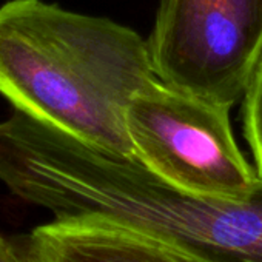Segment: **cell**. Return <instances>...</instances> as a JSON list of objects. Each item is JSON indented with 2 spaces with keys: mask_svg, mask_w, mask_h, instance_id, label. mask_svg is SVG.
Listing matches in <instances>:
<instances>
[{
  "mask_svg": "<svg viewBox=\"0 0 262 262\" xmlns=\"http://www.w3.org/2000/svg\"><path fill=\"white\" fill-rule=\"evenodd\" d=\"M0 182L54 219L99 217L210 262H262V178L241 199L181 190L19 110L0 122Z\"/></svg>",
  "mask_w": 262,
  "mask_h": 262,
  "instance_id": "obj_1",
  "label": "cell"
},
{
  "mask_svg": "<svg viewBox=\"0 0 262 262\" xmlns=\"http://www.w3.org/2000/svg\"><path fill=\"white\" fill-rule=\"evenodd\" d=\"M242 99L244 135L251 148L256 174L262 178V60Z\"/></svg>",
  "mask_w": 262,
  "mask_h": 262,
  "instance_id": "obj_6",
  "label": "cell"
},
{
  "mask_svg": "<svg viewBox=\"0 0 262 262\" xmlns=\"http://www.w3.org/2000/svg\"><path fill=\"white\" fill-rule=\"evenodd\" d=\"M155 79L147 40L123 25L43 0L0 7V94L85 144L135 158L125 111Z\"/></svg>",
  "mask_w": 262,
  "mask_h": 262,
  "instance_id": "obj_2",
  "label": "cell"
},
{
  "mask_svg": "<svg viewBox=\"0 0 262 262\" xmlns=\"http://www.w3.org/2000/svg\"><path fill=\"white\" fill-rule=\"evenodd\" d=\"M17 247L25 262H210L158 236L99 217L53 219Z\"/></svg>",
  "mask_w": 262,
  "mask_h": 262,
  "instance_id": "obj_5",
  "label": "cell"
},
{
  "mask_svg": "<svg viewBox=\"0 0 262 262\" xmlns=\"http://www.w3.org/2000/svg\"><path fill=\"white\" fill-rule=\"evenodd\" d=\"M0 262H25L19 247L0 234Z\"/></svg>",
  "mask_w": 262,
  "mask_h": 262,
  "instance_id": "obj_7",
  "label": "cell"
},
{
  "mask_svg": "<svg viewBox=\"0 0 262 262\" xmlns=\"http://www.w3.org/2000/svg\"><path fill=\"white\" fill-rule=\"evenodd\" d=\"M230 108L155 79L131 97L125 123L135 158L168 184L241 199L257 182L230 125Z\"/></svg>",
  "mask_w": 262,
  "mask_h": 262,
  "instance_id": "obj_3",
  "label": "cell"
},
{
  "mask_svg": "<svg viewBox=\"0 0 262 262\" xmlns=\"http://www.w3.org/2000/svg\"><path fill=\"white\" fill-rule=\"evenodd\" d=\"M147 50L158 80L231 108L262 60V0H159Z\"/></svg>",
  "mask_w": 262,
  "mask_h": 262,
  "instance_id": "obj_4",
  "label": "cell"
}]
</instances>
